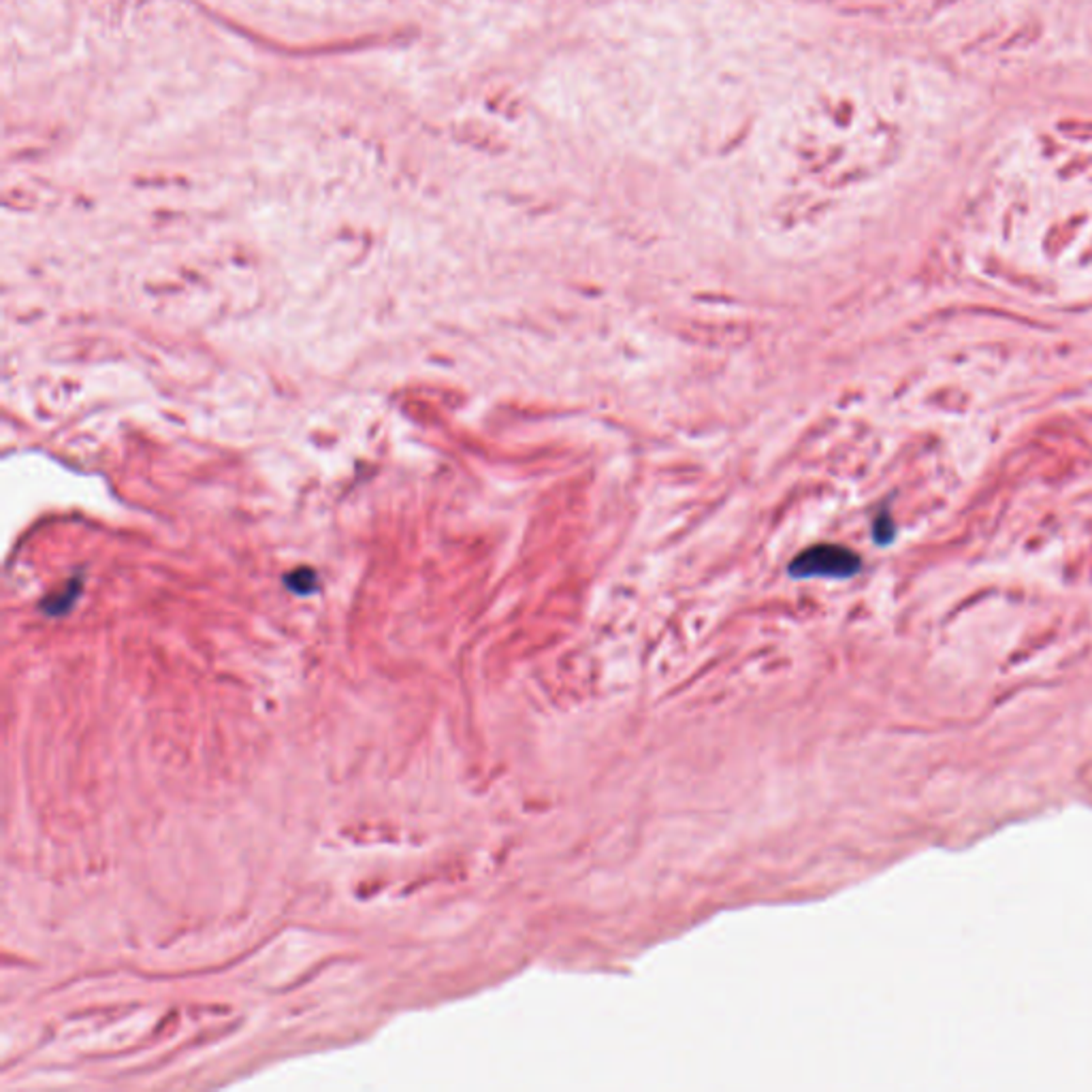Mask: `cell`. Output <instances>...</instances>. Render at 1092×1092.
I'll return each instance as SVG.
<instances>
[{"label": "cell", "mask_w": 1092, "mask_h": 1092, "mask_svg": "<svg viewBox=\"0 0 1092 1092\" xmlns=\"http://www.w3.org/2000/svg\"><path fill=\"white\" fill-rule=\"evenodd\" d=\"M862 560L852 548L840 545H813L793 557L788 565L793 578H850L858 575Z\"/></svg>", "instance_id": "6da1fadb"}, {"label": "cell", "mask_w": 1092, "mask_h": 1092, "mask_svg": "<svg viewBox=\"0 0 1092 1092\" xmlns=\"http://www.w3.org/2000/svg\"><path fill=\"white\" fill-rule=\"evenodd\" d=\"M873 533H875V540L879 542V545H885V542H890V540H892V533H894V528H892V521H890V516H882V518H877V521H875V530H873Z\"/></svg>", "instance_id": "7a4b0ae2"}]
</instances>
